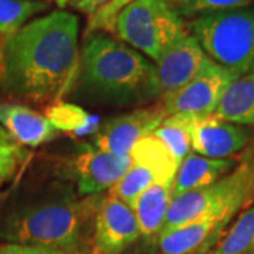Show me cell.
<instances>
[{"label":"cell","mask_w":254,"mask_h":254,"mask_svg":"<svg viewBox=\"0 0 254 254\" xmlns=\"http://www.w3.org/2000/svg\"><path fill=\"white\" fill-rule=\"evenodd\" d=\"M3 41L7 91L23 100L54 103L65 96L79 61V18L55 10L33 18Z\"/></svg>","instance_id":"cell-1"},{"label":"cell","mask_w":254,"mask_h":254,"mask_svg":"<svg viewBox=\"0 0 254 254\" xmlns=\"http://www.w3.org/2000/svg\"><path fill=\"white\" fill-rule=\"evenodd\" d=\"M108 106H136L161 99L153 61L103 31L85 36L66 95Z\"/></svg>","instance_id":"cell-2"},{"label":"cell","mask_w":254,"mask_h":254,"mask_svg":"<svg viewBox=\"0 0 254 254\" xmlns=\"http://www.w3.org/2000/svg\"><path fill=\"white\" fill-rule=\"evenodd\" d=\"M103 193L58 195L21 202L0 215V243L44 246L92 254V230Z\"/></svg>","instance_id":"cell-3"},{"label":"cell","mask_w":254,"mask_h":254,"mask_svg":"<svg viewBox=\"0 0 254 254\" xmlns=\"http://www.w3.org/2000/svg\"><path fill=\"white\" fill-rule=\"evenodd\" d=\"M254 203V150L218 182L171 200L158 236L203 216H219L227 225L239 212Z\"/></svg>","instance_id":"cell-4"},{"label":"cell","mask_w":254,"mask_h":254,"mask_svg":"<svg viewBox=\"0 0 254 254\" xmlns=\"http://www.w3.org/2000/svg\"><path fill=\"white\" fill-rule=\"evenodd\" d=\"M187 26L213 63L236 76L254 72V9L215 11Z\"/></svg>","instance_id":"cell-5"},{"label":"cell","mask_w":254,"mask_h":254,"mask_svg":"<svg viewBox=\"0 0 254 254\" xmlns=\"http://www.w3.org/2000/svg\"><path fill=\"white\" fill-rule=\"evenodd\" d=\"M113 34L155 64L190 30L175 0H134L118 14Z\"/></svg>","instance_id":"cell-6"},{"label":"cell","mask_w":254,"mask_h":254,"mask_svg":"<svg viewBox=\"0 0 254 254\" xmlns=\"http://www.w3.org/2000/svg\"><path fill=\"white\" fill-rule=\"evenodd\" d=\"M236 78L239 76L209 60L190 83L161 99L167 116L203 118L213 115L226 88Z\"/></svg>","instance_id":"cell-7"},{"label":"cell","mask_w":254,"mask_h":254,"mask_svg":"<svg viewBox=\"0 0 254 254\" xmlns=\"http://www.w3.org/2000/svg\"><path fill=\"white\" fill-rule=\"evenodd\" d=\"M141 237L131 206L113 195H105L92 230V254H123Z\"/></svg>","instance_id":"cell-8"},{"label":"cell","mask_w":254,"mask_h":254,"mask_svg":"<svg viewBox=\"0 0 254 254\" xmlns=\"http://www.w3.org/2000/svg\"><path fill=\"white\" fill-rule=\"evenodd\" d=\"M165 118L163 103H158L108 119L93 133V144L102 151L130 155L137 141L153 134Z\"/></svg>","instance_id":"cell-9"},{"label":"cell","mask_w":254,"mask_h":254,"mask_svg":"<svg viewBox=\"0 0 254 254\" xmlns=\"http://www.w3.org/2000/svg\"><path fill=\"white\" fill-rule=\"evenodd\" d=\"M131 165L130 155H119L86 145L71 163V175L81 196L110 190Z\"/></svg>","instance_id":"cell-10"},{"label":"cell","mask_w":254,"mask_h":254,"mask_svg":"<svg viewBox=\"0 0 254 254\" xmlns=\"http://www.w3.org/2000/svg\"><path fill=\"white\" fill-rule=\"evenodd\" d=\"M187 123L192 151L208 158H232L252 138L250 128L226 122L215 115L187 118Z\"/></svg>","instance_id":"cell-11"},{"label":"cell","mask_w":254,"mask_h":254,"mask_svg":"<svg viewBox=\"0 0 254 254\" xmlns=\"http://www.w3.org/2000/svg\"><path fill=\"white\" fill-rule=\"evenodd\" d=\"M210 60L192 34L175 41L155 63L161 99L190 83Z\"/></svg>","instance_id":"cell-12"},{"label":"cell","mask_w":254,"mask_h":254,"mask_svg":"<svg viewBox=\"0 0 254 254\" xmlns=\"http://www.w3.org/2000/svg\"><path fill=\"white\" fill-rule=\"evenodd\" d=\"M227 223L219 216H203L157 237L158 254H208Z\"/></svg>","instance_id":"cell-13"},{"label":"cell","mask_w":254,"mask_h":254,"mask_svg":"<svg viewBox=\"0 0 254 254\" xmlns=\"http://www.w3.org/2000/svg\"><path fill=\"white\" fill-rule=\"evenodd\" d=\"M0 125L13 143L21 147L36 148L58 136L44 115L16 102L0 103Z\"/></svg>","instance_id":"cell-14"},{"label":"cell","mask_w":254,"mask_h":254,"mask_svg":"<svg viewBox=\"0 0 254 254\" xmlns=\"http://www.w3.org/2000/svg\"><path fill=\"white\" fill-rule=\"evenodd\" d=\"M235 158H208L190 153L178 167L173 184V198L202 190L218 182L237 165Z\"/></svg>","instance_id":"cell-15"},{"label":"cell","mask_w":254,"mask_h":254,"mask_svg":"<svg viewBox=\"0 0 254 254\" xmlns=\"http://www.w3.org/2000/svg\"><path fill=\"white\" fill-rule=\"evenodd\" d=\"M173 200V185L154 182L131 203L141 236L157 239Z\"/></svg>","instance_id":"cell-16"},{"label":"cell","mask_w":254,"mask_h":254,"mask_svg":"<svg viewBox=\"0 0 254 254\" xmlns=\"http://www.w3.org/2000/svg\"><path fill=\"white\" fill-rule=\"evenodd\" d=\"M213 115L239 126H254V72L239 76L227 86Z\"/></svg>","instance_id":"cell-17"},{"label":"cell","mask_w":254,"mask_h":254,"mask_svg":"<svg viewBox=\"0 0 254 254\" xmlns=\"http://www.w3.org/2000/svg\"><path fill=\"white\" fill-rule=\"evenodd\" d=\"M130 158L133 163L150 170L155 175L157 182L174 184L180 163L154 134L138 140L130 153Z\"/></svg>","instance_id":"cell-18"},{"label":"cell","mask_w":254,"mask_h":254,"mask_svg":"<svg viewBox=\"0 0 254 254\" xmlns=\"http://www.w3.org/2000/svg\"><path fill=\"white\" fill-rule=\"evenodd\" d=\"M46 118L57 131H65L76 136L95 133L98 120L86 110L69 102L57 100L46 108Z\"/></svg>","instance_id":"cell-19"},{"label":"cell","mask_w":254,"mask_h":254,"mask_svg":"<svg viewBox=\"0 0 254 254\" xmlns=\"http://www.w3.org/2000/svg\"><path fill=\"white\" fill-rule=\"evenodd\" d=\"M254 249V203L242 210L208 254H246Z\"/></svg>","instance_id":"cell-20"},{"label":"cell","mask_w":254,"mask_h":254,"mask_svg":"<svg viewBox=\"0 0 254 254\" xmlns=\"http://www.w3.org/2000/svg\"><path fill=\"white\" fill-rule=\"evenodd\" d=\"M44 0H0V37L9 38L23 28L31 18L47 11Z\"/></svg>","instance_id":"cell-21"},{"label":"cell","mask_w":254,"mask_h":254,"mask_svg":"<svg viewBox=\"0 0 254 254\" xmlns=\"http://www.w3.org/2000/svg\"><path fill=\"white\" fill-rule=\"evenodd\" d=\"M168 151L174 155V158L181 164L192 151L190 145V133L187 123V118L182 116H167L165 120L157 127L153 133Z\"/></svg>","instance_id":"cell-22"},{"label":"cell","mask_w":254,"mask_h":254,"mask_svg":"<svg viewBox=\"0 0 254 254\" xmlns=\"http://www.w3.org/2000/svg\"><path fill=\"white\" fill-rule=\"evenodd\" d=\"M154 182H157L154 174L143 165L131 161V165L123 175V178L108 192L109 195L116 196L123 202H126L128 206H131V203L137 199V196Z\"/></svg>","instance_id":"cell-23"},{"label":"cell","mask_w":254,"mask_h":254,"mask_svg":"<svg viewBox=\"0 0 254 254\" xmlns=\"http://www.w3.org/2000/svg\"><path fill=\"white\" fill-rule=\"evenodd\" d=\"M178 11L185 20L203 14L235 9H254V0H175Z\"/></svg>","instance_id":"cell-24"},{"label":"cell","mask_w":254,"mask_h":254,"mask_svg":"<svg viewBox=\"0 0 254 254\" xmlns=\"http://www.w3.org/2000/svg\"><path fill=\"white\" fill-rule=\"evenodd\" d=\"M28 151L18 144H0V185L14 177L18 167L26 161Z\"/></svg>","instance_id":"cell-25"},{"label":"cell","mask_w":254,"mask_h":254,"mask_svg":"<svg viewBox=\"0 0 254 254\" xmlns=\"http://www.w3.org/2000/svg\"><path fill=\"white\" fill-rule=\"evenodd\" d=\"M0 254H69L44 246L18 245V243H0Z\"/></svg>","instance_id":"cell-26"},{"label":"cell","mask_w":254,"mask_h":254,"mask_svg":"<svg viewBox=\"0 0 254 254\" xmlns=\"http://www.w3.org/2000/svg\"><path fill=\"white\" fill-rule=\"evenodd\" d=\"M112 1L113 0H76L69 7L78 10V11L83 13V14H86L88 17H91L93 14H96L99 10L110 4Z\"/></svg>","instance_id":"cell-27"},{"label":"cell","mask_w":254,"mask_h":254,"mask_svg":"<svg viewBox=\"0 0 254 254\" xmlns=\"http://www.w3.org/2000/svg\"><path fill=\"white\" fill-rule=\"evenodd\" d=\"M0 144H13V140L10 138L9 134L6 133V130L3 128L1 125H0Z\"/></svg>","instance_id":"cell-28"},{"label":"cell","mask_w":254,"mask_h":254,"mask_svg":"<svg viewBox=\"0 0 254 254\" xmlns=\"http://www.w3.org/2000/svg\"><path fill=\"white\" fill-rule=\"evenodd\" d=\"M4 73V60H3V41L0 38V81H3Z\"/></svg>","instance_id":"cell-29"},{"label":"cell","mask_w":254,"mask_h":254,"mask_svg":"<svg viewBox=\"0 0 254 254\" xmlns=\"http://www.w3.org/2000/svg\"><path fill=\"white\" fill-rule=\"evenodd\" d=\"M54 3L60 7V10H64L65 7H68L69 4V0H54Z\"/></svg>","instance_id":"cell-30"},{"label":"cell","mask_w":254,"mask_h":254,"mask_svg":"<svg viewBox=\"0 0 254 254\" xmlns=\"http://www.w3.org/2000/svg\"><path fill=\"white\" fill-rule=\"evenodd\" d=\"M75 1H76V0H69V4H68V6H71L72 3H75Z\"/></svg>","instance_id":"cell-31"},{"label":"cell","mask_w":254,"mask_h":254,"mask_svg":"<svg viewBox=\"0 0 254 254\" xmlns=\"http://www.w3.org/2000/svg\"><path fill=\"white\" fill-rule=\"evenodd\" d=\"M246 254H254V249H253V250H250L249 253H246Z\"/></svg>","instance_id":"cell-32"}]
</instances>
